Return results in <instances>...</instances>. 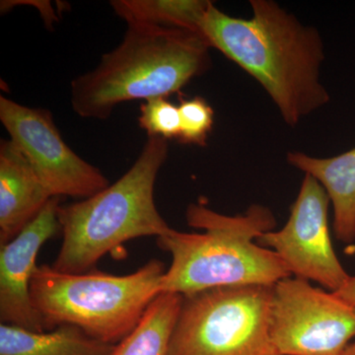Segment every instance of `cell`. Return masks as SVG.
<instances>
[{"mask_svg":"<svg viewBox=\"0 0 355 355\" xmlns=\"http://www.w3.org/2000/svg\"><path fill=\"white\" fill-rule=\"evenodd\" d=\"M253 16L232 17L210 3L202 35L263 86L282 119L296 127L330 101L320 80L324 44L316 28L304 26L275 1L251 0Z\"/></svg>","mask_w":355,"mask_h":355,"instance_id":"1","label":"cell"},{"mask_svg":"<svg viewBox=\"0 0 355 355\" xmlns=\"http://www.w3.org/2000/svg\"><path fill=\"white\" fill-rule=\"evenodd\" d=\"M186 220L202 232L172 229L157 238L159 248L172 257L161 280V293L188 296L217 287L273 286L292 277L277 253L257 243L277 225L268 207L253 205L244 214L229 216L202 202L191 203Z\"/></svg>","mask_w":355,"mask_h":355,"instance_id":"2","label":"cell"},{"mask_svg":"<svg viewBox=\"0 0 355 355\" xmlns=\"http://www.w3.org/2000/svg\"><path fill=\"white\" fill-rule=\"evenodd\" d=\"M210 49L198 33L128 25L121 43L72 81V109L81 118L107 120L121 103L167 98L211 67Z\"/></svg>","mask_w":355,"mask_h":355,"instance_id":"3","label":"cell"},{"mask_svg":"<svg viewBox=\"0 0 355 355\" xmlns=\"http://www.w3.org/2000/svg\"><path fill=\"white\" fill-rule=\"evenodd\" d=\"M169 153L168 140L148 137L139 158L116 183L80 202L60 205L62 244L53 266L64 273L90 272L105 254L140 237H162L173 228L159 214L156 179Z\"/></svg>","mask_w":355,"mask_h":355,"instance_id":"4","label":"cell"},{"mask_svg":"<svg viewBox=\"0 0 355 355\" xmlns=\"http://www.w3.org/2000/svg\"><path fill=\"white\" fill-rule=\"evenodd\" d=\"M164 263L153 259L137 272L64 273L40 265L30 286L44 330L77 327L91 338L118 345L127 338L160 292Z\"/></svg>","mask_w":355,"mask_h":355,"instance_id":"5","label":"cell"},{"mask_svg":"<svg viewBox=\"0 0 355 355\" xmlns=\"http://www.w3.org/2000/svg\"><path fill=\"white\" fill-rule=\"evenodd\" d=\"M272 286L184 296L167 355H282L270 338Z\"/></svg>","mask_w":355,"mask_h":355,"instance_id":"6","label":"cell"},{"mask_svg":"<svg viewBox=\"0 0 355 355\" xmlns=\"http://www.w3.org/2000/svg\"><path fill=\"white\" fill-rule=\"evenodd\" d=\"M270 338L282 355H343L355 338V307L289 277L272 286Z\"/></svg>","mask_w":355,"mask_h":355,"instance_id":"7","label":"cell"},{"mask_svg":"<svg viewBox=\"0 0 355 355\" xmlns=\"http://www.w3.org/2000/svg\"><path fill=\"white\" fill-rule=\"evenodd\" d=\"M0 121L51 197L84 200L110 186L98 168L65 144L49 110L31 108L1 96Z\"/></svg>","mask_w":355,"mask_h":355,"instance_id":"8","label":"cell"},{"mask_svg":"<svg viewBox=\"0 0 355 355\" xmlns=\"http://www.w3.org/2000/svg\"><path fill=\"white\" fill-rule=\"evenodd\" d=\"M330 202L323 186L305 174L286 225L279 231L263 233L257 243L277 253L294 277L317 282L326 291L336 292L350 275L331 243Z\"/></svg>","mask_w":355,"mask_h":355,"instance_id":"9","label":"cell"},{"mask_svg":"<svg viewBox=\"0 0 355 355\" xmlns=\"http://www.w3.org/2000/svg\"><path fill=\"white\" fill-rule=\"evenodd\" d=\"M60 198L53 197L38 216L10 242L0 245V321L26 330L46 331L32 302L30 286L38 268L37 257L46 241L60 230Z\"/></svg>","mask_w":355,"mask_h":355,"instance_id":"10","label":"cell"},{"mask_svg":"<svg viewBox=\"0 0 355 355\" xmlns=\"http://www.w3.org/2000/svg\"><path fill=\"white\" fill-rule=\"evenodd\" d=\"M51 198L15 144L0 140V245L19 234Z\"/></svg>","mask_w":355,"mask_h":355,"instance_id":"11","label":"cell"},{"mask_svg":"<svg viewBox=\"0 0 355 355\" xmlns=\"http://www.w3.org/2000/svg\"><path fill=\"white\" fill-rule=\"evenodd\" d=\"M288 164L310 175L323 186L334 209V231L342 243L355 241V147L330 158L289 153Z\"/></svg>","mask_w":355,"mask_h":355,"instance_id":"12","label":"cell"},{"mask_svg":"<svg viewBox=\"0 0 355 355\" xmlns=\"http://www.w3.org/2000/svg\"><path fill=\"white\" fill-rule=\"evenodd\" d=\"M116 345L70 324L46 331L0 324V355H112Z\"/></svg>","mask_w":355,"mask_h":355,"instance_id":"13","label":"cell"},{"mask_svg":"<svg viewBox=\"0 0 355 355\" xmlns=\"http://www.w3.org/2000/svg\"><path fill=\"white\" fill-rule=\"evenodd\" d=\"M184 296L160 293L135 330L116 345L112 355H167Z\"/></svg>","mask_w":355,"mask_h":355,"instance_id":"14","label":"cell"},{"mask_svg":"<svg viewBox=\"0 0 355 355\" xmlns=\"http://www.w3.org/2000/svg\"><path fill=\"white\" fill-rule=\"evenodd\" d=\"M210 3L205 0H114L111 6L128 25L177 28L202 35Z\"/></svg>","mask_w":355,"mask_h":355,"instance_id":"15","label":"cell"},{"mask_svg":"<svg viewBox=\"0 0 355 355\" xmlns=\"http://www.w3.org/2000/svg\"><path fill=\"white\" fill-rule=\"evenodd\" d=\"M139 123V127L146 130L148 137L179 139L181 132L179 107L167 100V98L147 100L140 107Z\"/></svg>","mask_w":355,"mask_h":355,"instance_id":"16","label":"cell"},{"mask_svg":"<svg viewBox=\"0 0 355 355\" xmlns=\"http://www.w3.org/2000/svg\"><path fill=\"white\" fill-rule=\"evenodd\" d=\"M178 107L181 119V132L178 140L182 144L207 146L214 121V112L209 103L202 97H193L182 100Z\"/></svg>","mask_w":355,"mask_h":355,"instance_id":"17","label":"cell"},{"mask_svg":"<svg viewBox=\"0 0 355 355\" xmlns=\"http://www.w3.org/2000/svg\"><path fill=\"white\" fill-rule=\"evenodd\" d=\"M338 297L355 307V277L350 275L345 286L338 291L334 292Z\"/></svg>","mask_w":355,"mask_h":355,"instance_id":"18","label":"cell"},{"mask_svg":"<svg viewBox=\"0 0 355 355\" xmlns=\"http://www.w3.org/2000/svg\"><path fill=\"white\" fill-rule=\"evenodd\" d=\"M343 355H355V340L354 343H349Z\"/></svg>","mask_w":355,"mask_h":355,"instance_id":"19","label":"cell"}]
</instances>
